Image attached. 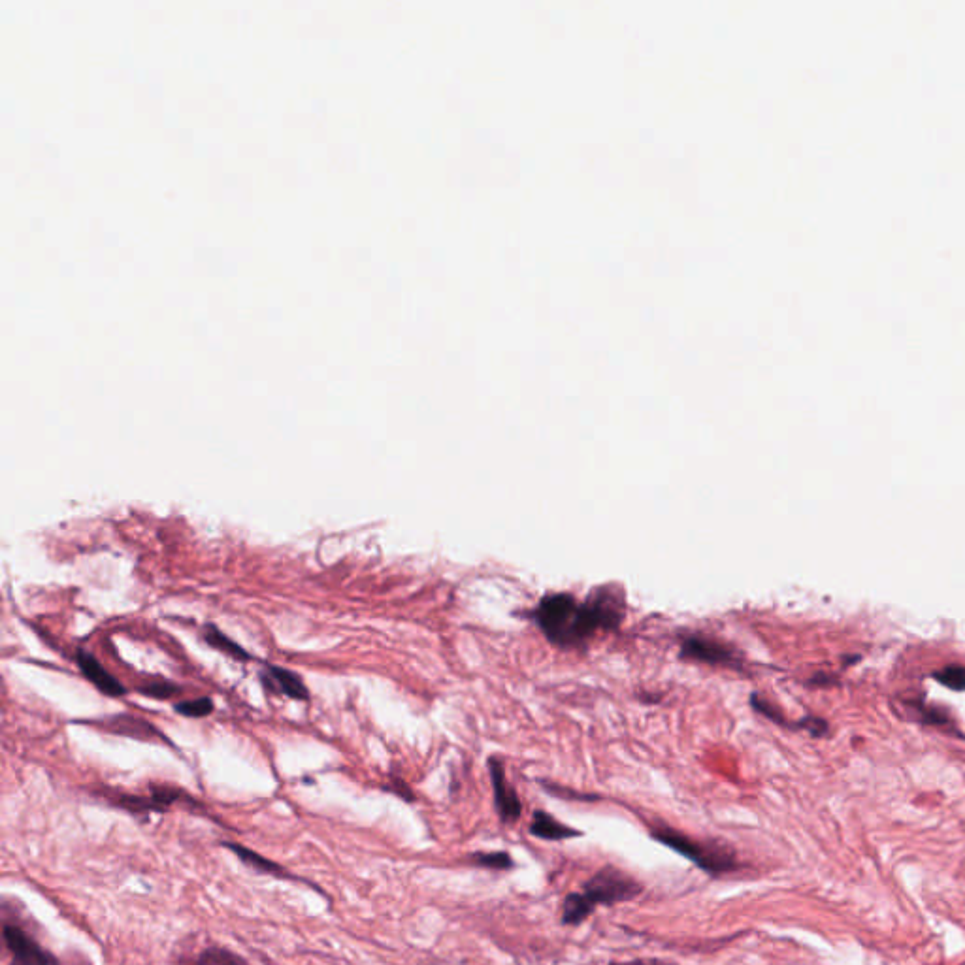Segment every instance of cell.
Wrapping results in <instances>:
<instances>
[{"mask_svg": "<svg viewBox=\"0 0 965 965\" xmlns=\"http://www.w3.org/2000/svg\"><path fill=\"white\" fill-rule=\"evenodd\" d=\"M607 965H677L675 962H668V960H660V958H636V960H628V962H609Z\"/></svg>", "mask_w": 965, "mask_h": 965, "instance_id": "cell-23", "label": "cell"}, {"mask_svg": "<svg viewBox=\"0 0 965 965\" xmlns=\"http://www.w3.org/2000/svg\"><path fill=\"white\" fill-rule=\"evenodd\" d=\"M541 786L547 790V794L557 796V798H560V800H572V802H600V796H596V794H585V792H577V790H572V788L551 785V783H543Z\"/></svg>", "mask_w": 965, "mask_h": 965, "instance_id": "cell-17", "label": "cell"}, {"mask_svg": "<svg viewBox=\"0 0 965 965\" xmlns=\"http://www.w3.org/2000/svg\"><path fill=\"white\" fill-rule=\"evenodd\" d=\"M596 905L583 894V892H572L566 894L560 907V922L564 926H581L587 918L594 915Z\"/></svg>", "mask_w": 965, "mask_h": 965, "instance_id": "cell-11", "label": "cell"}, {"mask_svg": "<svg viewBox=\"0 0 965 965\" xmlns=\"http://www.w3.org/2000/svg\"><path fill=\"white\" fill-rule=\"evenodd\" d=\"M751 705H753L754 711H758L762 717L773 720V722H777V724H781V726H788L786 720L783 719V715H781V711H779L775 705L769 704L766 698H762V696H758V694H753V696H751Z\"/></svg>", "mask_w": 965, "mask_h": 965, "instance_id": "cell-19", "label": "cell"}, {"mask_svg": "<svg viewBox=\"0 0 965 965\" xmlns=\"http://www.w3.org/2000/svg\"><path fill=\"white\" fill-rule=\"evenodd\" d=\"M649 834L664 847L687 858L694 866L700 867L709 877H722L726 873H734L743 867L736 847L728 841L698 839L679 832L677 828L662 820H655L649 824Z\"/></svg>", "mask_w": 965, "mask_h": 965, "instance_id": "cell-2", "label": "cell"}, {"mask_svg": "<svg viewBox=\"0 0 965 965\" xmlns=\"http://www.w3.org/2000/svg\"><path fill=\"white\" fill-rule=\"evenodd\" d=\"M140 692L146 694V696H151V698H157V700H168V698H172L180 692V687L174 685V683L161 681V683H149V685L140 687Z\"/></svg>", "mask_w": 965, "mask_h": 965, "instance_id": "cell-20", "label": "cell"}, {"mask_svg": "<svg viewBox=\"0 0 965 965\" xmlns=\"http://www.w3.org/2000/svg\"><path fill=\"white\" fill-rule=\"evenodd\" d=\"M221 845H223L225 849H229L230 852H234L244 866L253 869V871H257V873L272 875V877L285 879V881H300V877H296L291 871H287L285 867L279 866V864L268 860V858H264L259 852L247 849L244 845H238V843H232V841H223Z\"/></svg>", "mask_w": 965, "mask_h": 965, "instance_id": "cell-10", "label": "cell"}, {"mask_svg": "<svg viewBox=\"0 0 965 965\" xmlns=\"http://www.w3.org/2000/svg\"><path fill=\"white\" fill-rule=\"evenodd\" d=\"M261 681L264 687H268L274 692H281L287 698L300 700V702L310 698L308 688L295 671L285 670V668H279V666H268L261 673Z\"/></svg>", "mask_w": 965, "mask_h": 965, "instance_id": "cell-9", "label": "cell"}, {"mask_svg": "<svg viewBox=\"0 0 965 965\" xmlns=\"http://www.w3.org/2000/svg\"><path fill=\"white\" fill-rule=\"evenodd\" d=\"M468 864L481 867V869H491V871H511V869H515V860L506 851L470 852Z\"/></svg>", "mask_w": 965, "mask_h": 965, "instance_id": "cell-14", "label": "cell"}, {"mask_svg": "<svg viewBox=\"0 0 965 965\" xmlns=\"http://www.w3.org/2000/svg\"><path fill=\"white\" fill-rule=\"evenodd\" d=\"M385 790H389V792H393L396 796H400L404 802H415V794L411 792V788H409L402 779H398V777H393L391 785L385 786Z\"/></svg>", "mask_w": 965, "mask_h": 965, "instance_id": "cell-21", "label": "cell"}, {"mask_svg": "<svg viewBox=\"0 0 965 965\" xmlns=\"http://www.w3.org/2000/svg\"><path fill=\"white\" fill-rule=\"evenodd\" d=\"M2 939L10 956V965H61L53 952L42 947L31 933L16 922L4 920Z\"/></svg>", "mask_w": 965, "mask_h": 965, "instance_id": "cell-5", "label": "cell"}, {"mask_svg": "<svg viewBox=\"0 0 965 965\" xmlns=\"http://www.w3.org/2000/svg\"><path fill=\"white\" fill-rule=\"evenodd\" d=\"M204 639L208 641V645L225 653L227 656H232L236 660H244V662H249L251 660V655L247 653L246 649H242L238 643H234L232 639L227 638L215 624H206L204 628Z\"/></svg>", "mask_w": 965, "mask_h": 965, "instance_id": "cell-13", "label": "cell"}, {"mask_svg": "<svg viewBox=\"0 0 965 965\" xmlns=\"http://www.w3.org/2000/svg\"><path fill=\"white\" fill-rule=\"evenodd\" d=\"M798 726H800V728H805V730H807V732H811L813 736H822V734L828 730L826 722H824V720L815 719V717H809V719L803 720V722H800Z\"/></svg>", "mask_w": 965, "mask_h": 965, "instance_id": "cell-22", "label": "cell"}, {"mask_svg": "<svg viewBox=\"0 0 965 965\" xmlns=\"http://www.w3.org/2000/svg\"><path fill=\"white\" fill-rule=\"evenodd\" d=\"M76 662H78L80 670H82L83 675H85V679H89L95 687L99 688L102 694L121 696V694L127 692V688L123 687V683L100 664L97 656L91 655V653H87V651H78Z\"/></svg>", "mask_w": 965, "mask_h": 965, "instance_id": "cell-8", "label": "cell"}, {"mask_svg": "<svg viewBox=\"0 0 965 965\" xmlns=\"http://www.w3.org/2000/svg\"><path fill=\"white\" fill-rule=\"evenodd\" d=\"M176 711L181 713L183 717H189V719H200V717H206L210 715L213 711V702L210 698H200V700H189V702H181V704H176Z\"/></svg>", "mask_w": 965, "mask_h": 965, "instance_id": "cell-16", "label": "cell"}, {"mask_svg": "<svg viewBox=\"0 0 965 965\" xmlns=\"http://www.w3.org/2000/svg\"><path fill=\"white\" fill-rule=\"evenodd\" d=\"M528 834L536 837V839H541V841H551V843L579 839V837L585 835L581 830L560 822L557 817H553L551 813H547L543 809H538V811L532 813L530 824H528Z\"/></svg>", "mask_w": 965, "mask_h": 965, "instance_id": "cell-7", "label": "cell"}, {"mask_svg": "<svg viewBox=\"0 0 965 965\" xmlns=\"http://www.w3.org/2000/svg\"><path fill=\"white\" fill-rule=\"evenodd\" d=\"M679 656L683 660L690 662H700L705 666H717V668H743V656L737 653L734 647L726 645L724 641L709 638L705 634H687L681 639Z\"/></svg>", "mask_w": 965, "mask_h": 965, "instance_id": "cell-4", "label": "cell"}, {"mask_svg": "<svg viewBox=\"0 0 965 965\" xmlns=\"http://www.w3.org/2000/svg\"><path fill=\"white\" fill-rule=\"evenodd\" d=\"M489 773H491L494 811H496V815H498L502 824L513 826L523 815V802H521L515 786L509 783L506 768L500 762V758H496V756L489 758Z\"/></svg>", "mask_w": 965, "mask_h": 965, "instance_id": "cell-6", "label": "cell"}, {"mask_svg": "<svg viewBox=\"0 0 965 965\" xmlns=\"http://www.w3.org/2000/svg\"><path fill=\"white\" fill-rule=\"evenodd\" d=\"M583 894L596 907L606 905L613 907L617 903L638 900L643 894V884L634 879L630 873L622 871L621 867L607 864L600 867L589 881L583 883Z\"/></svg>", "mask_w": 965, "mask_h": 965, "instance_id": "cell-3", "label": "cell"}, {"mask_svg": "<svg viewBox=\"0 0 965 965\" xmlns=\"http://www.w3.org/2000/svg\"><path fill=\"white\" fill-rule=\"evenodd\" d=\"M104 726L108 730H112L114 734H121V736L138 737V739L161 737L155 726H151L149 722L140 719V717H132V715H115L114 719L108 720Z\"/></svg>", "mask_w": 965, "mask_h": 965, "instance_id": "cell-12", "label": "cell"}, {"mask_svg": "<svg viewBox=\"0 0 965 965\" xmlns=\"http://www.w3.org/2000/svg\"><path fill=\"white\" fill-rule=\"evenodd\" d=\"M532 621L549 643L579 649L598 632L617 630L624 621V602L613 587L592 590L585 602L570 592H549L530 611Z\"/></svg>", "mask_w": 965, "mask_h": 965, "instance_id": "cell-1", "label": "cell"}, {"mask_svg": "<svg viewBox=\"0 0 965 965\" xmlns=\"http://www.w3.org/2000/svg\"><path fill=\"white\" fill-rule=\"evenodd\" d=\"M193 965H249L242 956H238L236 952L232 950L225 949V947H208V949L202 950L195 958V964Z\"/></svg>", "mask_w": 965, "mask_h": 965, "instance_id": "cell-15", "label": "cell"}, {"mask_svg": "<svg viewBox=\"0 0 965 965\" xmlns=\"http://www.w3.org/2000/svg\"><path fill=\"white\" fill-rule=\"evenodd\" d=\"M639 700H641V702H645V700H651V704H658V700H660V696H658V694H651V696H649V694H645V692H643V694H639Z\"/></svg>", "mask_w": 965, "mask_h": 965, "instance_id": "cell-24", "label": "cell"}, {"mask_svg": "<svg viewBox=\"0 0 965 965\" xmlns=\"http://www.w3.org/2000/svg\"><path fill=\"white\" fill-rule=\"evenodd\" d=\"M937 681H941L947 688L952 690H965V668L962 666H950L941 673L935 675Z\"/></svg>", "mask_w": 965, "mask_h": 965, "instance_id": "cell-18", "label": "cell"}]
</instances>
